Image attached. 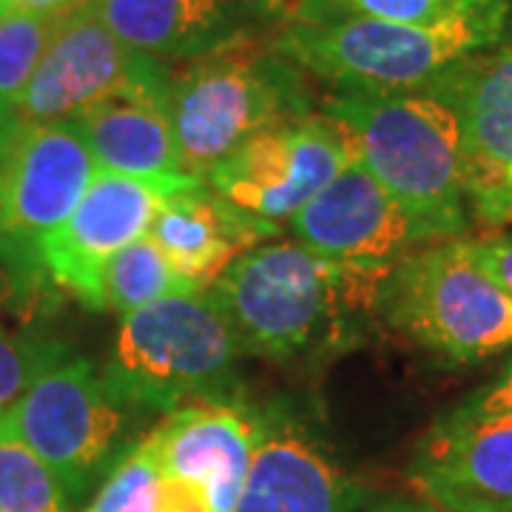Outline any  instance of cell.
I'll return each mask as SVG.
<instances>
[{"label":"cell","mask_w":512,"mask_h":512,"mask_svg":"<svg viewBox=\"0 0 512 512\" xmlns=\"http://www.w3.org/2000/svg\"><path fill=\"white\" fill-rule=\"evenodd\" d=\"M18 114H12V111H3L0 109V160H3V154H6V148L12 143V137H15V131L20 128Z\"/></svg>","instance_id":"31"},{"label":"cell","mask_w":512,"mask_h":512,"mask_svg":"<svg viewBox=\"0 0 512 512\" xmlns=\"http://www.w3.org/2000/svg\"><path fill=\"white\" fill-rule=\"evenodd\" d=\"M57 15L9 12L0 18V109L18 114L40 57L49 46Z\"/></svg>","instance_id":"22"},{"label":"cell","mask_w":512,"mask_h":512,"mask_svg":"<svg viewBox=\"0 0 512 512\" xmlns=\"http://www.w3.org/2000/svg\"><path fill=\"white\" fill-rule=\"evenodd\" d=\"M97 165L74 120L20 123L0 160V259L20 285L40 268V239L69 220Z\"/></svg>","instance_id":"8"},{"label":"cell","mask_w":512,"mask_h":512,"mask_svg":"<svg viewBox=\"0 0 512 512\" xmlns=\"http://www.w3.org/2000/svg\"><path fill=\"white\" fill-rule=\"evenodd\" d=\"M274 234H279L276 222L239 211L202 180L160 205L146 237L191 288L205 291L237 256Z\"/></svg>","instance_id":"18"},{"label":"cell","mask_w":512,"mask_h":512,"mask_svg":"<svg viewBox=\"0 0 512 512\" xmlns=\"http://www.w3.org/2000/svg\"><path fill=\"white\" fill-rule=\"evenodd\" d=\"M464 245L481 265V271L512 299V234H484L476 239L464 237Z\"/></svg>","instance_id":"28"},{"label":"cell","mask_w":512,"mask_h":512,"mask_svg":"<svg viewBox=\"0 0 512 512\" xmlns=\"http://www.w3.org/2000/svg\"><path fill=\"white\" fill-rule=\"evenodd\" d=\"M288 222L305 248L367 271H393L404 256L424 245L402 205L359 160Z\"/></svg>","instance_id":"13"},{"label":"cell","mask_w":512,"mask_h":512,"mask_svg":"<svg viewBox=\"0 0 512 512\" xmlns=\"http://www.w3.org/2000/svg\"><path fill=\"white\" fill-rule=\"evenodd\" d=\"M0 512H69L60 481L0 413Z\"/></svg>","instance_id":"21"},{"label":"cell","mask_w":512,"mask_h":512,"mask_svg":"<svg viewBox=\"0 0 512 512\" xmlns=\"http://www.w3.org/2000/svg\"><path fill=\"white\" fill-rule=\"evenodd\" d=\"M382 316L419 348L453 362L512 348V299L481 271L464 237L404 256L387 276Z\"/></svg>","instance_id":"6"},{"label":"cell","mask_w":512,"mask_h":512,"mask_svg":"<svg viewBox=\"0 0 512 512\" xmlns=\"http://www.w3.org/2000/svg\"><path fill=\"white\" fill-rule=\"evenodd\" d=\"M322 114L348 134L356 160L430 242L467 237L473 222L458 111L441 83L410 92H333Z\"/></svg>","instance_id":"2"},{"label":"cell","mask_w":512,"mask_h":512,"mask_svg":"<svg viewBox=\"0 0 512 512\" xmlns=\"http://www.w3.org/2000/svg\"><path fill=\"white\" fill-rule=\"evenodd\" d=\"M157 481V456L146 433L111 467L86 512H157Z\"/></svg>","instance_id":"23"},{"label":"cell","mask_w":512,"mask_h":512,"mask_svg":"<svg viewBox=\"0 0 512 512\" xmlns=\"http://www.w3.org/2000/svg\"><path fill=\"white\" fill-rule=\"evenodd\" d=\"M239 356L234 328L205 288L123 316L100 376L128 410L168 416L188 404H239Z\"/></svg>","instance_id":"4"},{"label":"cell","mask_w":512,"mask_h":512,"mask_svg":"<svg viewBox=\"0 0 512 512\" xmlns=\"http://www.w3.org/2000/svg\"><path fill=\"white\" fill-rule=\"evenodd\" d=\"M66 356V348L52 339H15L0 325V413H6L18 396L43 370Z\"/></svg>","instance_id":"24"},{"label":"cell","mask_w":512,"mask_h":512,"mask_svg":"<svg viewBox=\"0 0 512 512\" xmlns=\"http://www.w3.org/2000/svg\"><path fill=\"white\" fill-rule=\"evenodd\" d=\"M356 160L348 134L322 111L265 128L205 174V185L259 220H291Z\"/></svg>","instance_id":"9"},{"label":"cell","mask_w":512,"mask_h":512,"mask_svg":"<svg viewBox=\"0 0 512 512\" xmlns=\"http://www.w3.org/2000/svg\"><path fill=\"white\" fill-rule=\"evenodd\" d=\"M254 458L234 512H359L365 487L350 476L322 421L305 404L251 407Z\"/></svg>","instance_id":"10"},{"label":"cell","mask_w":512,"mask_h":512,"mask_svg":"<svg viewBox=\"0 0 512 512\" xmlns=\"http://www.w3.org/2000/svg\"><path fill=\"white\" fill-rule=\"evenodd\" d=\"M510 0H476L439 23L345 18L279 29L274 49L336 92L427 89L461 63L507 43Z\"/></svg>","instance_id":"3"},{"label":"cell","mask_w":512,"mask_h":512,"mask_svg":"<svg viewBox=\"0 0 512 512\" xmlns=\"http://www.w3.org/2000/svg\"><path fill=\"white\" fill-rule=\"evenodd\" d=\"M100 171L137 180L185 174L168 117V69L160 66L74 117Z\"/></svg>","instance_id":"17"},{"label":"cell","mask_w":512,"mask_h":512,"mask_svg":"<svg viewBox=\"0 0 512 512\" xmlns=\"http://www.w3.org/2000/svg\"><path fill=\"white\" fill-rule=\"evenodd\" d=\"M100 18L128 49L183 63L245 32L251 0H94Z\"/></svg>","instance_id":"19"},{"label":"cell","mask_w":512,"mask_h":512,"mask_svg":"<svg viewBox=\"0 0 512 512\" xmlns=\"http://www.w3.org/2000/svg\"><path fill=\"white\" fill-rule=\"evenodd\" d=\"M390 274L333 262L293 239L245 251L208 291L245 356L288 362L356 345L362 322L382 313Z\"/></svg>","instance_id":"1"},{"label":"cell","mask_w":512,"mask_h":512,"mask_svg":"<svg viewBox=\"0 0 512 512\" xmlns=\"http://www.w3.org/2000/svg\"><path fill=\"white\" fill-rule=\"evenodd\" d=\"M461 120L464 180L473 220L512 222V43L441 77Z\"/></svg>","instance_id":"14"},{"label":"cell","mask_w":512,"mask_h":512,"mask_svg":"<svg viewBox=\"0 0 512 512\" xmlns=\"http://www.w3.org/2000/svg\"><path fill=\"white\" fill-rule=\"evenodd\" d=\"M148 439L157 470L202 484L217 510H237L254 458V419L245 404L202 402L168 413Z\"/></svg>","instance_id":"16"},{"label":"cell","mask_w":512,"mask_h":512,"mask_svg":"<svg viewBox=\"0 0 512 512\" xmlns=\"http://www.w3.org/2000/svg\"><path fill=\"white\" fill-rule=\"evenodd\" d=\"M367 512H444L436 504L430 501H416V498H399V495H384V498H376L370 504Z\"/></svg>","instance_id":"30"},{"label":"cell","mask_w":512,"mask_h":512,"mask_svg":"<svg viewBox=\"0 0 512 512\" xmlns=\"http://www.w3.org/2000/svg\"><path fill=\"white\" fill-rule=\"evenodd\" d=\"M83 0H0V18L9 12H32V15H60Z\"/></svg>","instance_id":"29"},{"label":"cell","mask_w":512,"mask_h":512,"mask_svg":"<svg viewBox=\"0 0 512 512\" xmlns=\"http://www.w3.org/2000/svg\"><path fill=\"white\" fill-rule=\"evenodd\" d=\"M9 419L60 481L69 504L83 501L126 456L131 413L86 356H63L12 404Z\"/></svg>","instance_id":"7"},{"label":"cell","mask_w":512,"mask_h":512,"mask_svg":"<svg viewBox=\"0 0 512 512\" xmlns=\"http://www.w3.org/2000/svg\"><path fill=\"white\" fill-rule=\"evenodd\" d=\"M163 63L128 49L100 18L94 0L57 15L49 46L20 97L23 123L74 120Z\"/></svg>","instance_id":"12"},{"label":"cell","mask_w":512,"mask_h":512,"mask_svg":"<svg viewBox=\"0 0 512 512\" xmlns=\"http://www.w3.org/2000/svg\"><path fill=\"white\" fill-rule=\"evenodd\" d=\"M259 18L271 20L279 29L302 26V23H325L345 18V0H251Z\"/></svg>","instance_id":"26"},{"label":"cell","mask_w":512,"mask_h":512,"mask_svg":"<svg viewBox=\"0 0 512 512\" xmlns=\"http://www.w3.org/2000/svg\"><path fill=\"white\" fill-rule=\"evenodd\" d=\"M498 413H512V356L490 382L478 387L476 393H470L464 402H458L447 416L481 419V416H498Z\"/></svg>","instance_id":"27"},{"label":"cell","mask_w":512,"mask_h":512,"mask_svg":"<svg viewBox=\"0 0 512 512\" xmlns=\"http://www.w3.org/2000/svg\"><path fill=\"white\" fill-rule=\"evenodd\" d=\"M311 111L305 74L248 32L168 69L180 165L200 180L254 134Z\"/></svg>","instance_id":"5"},{"label":"cell","mask_w":512,"mask_h":512,"mask_svg":"<svg viewBox=\"0 0 512 512\" xmlns=\"http://www.w3.org/2000/svg\"><path fill=\"white\" fill-rule=\"evenodd\" d=\"M200 177L137 180L100 171L74 205L69 220L40 239V268L55 285L74 293L86 308H103V268L117 251L146 237L160 205L177 191L200 185Z\"/></svg>","instance_id":"11"},{"label":"cell","mask_w":512,"mask_h":512,"mask_svg":"<svg viewBox=\"0 0 512 512\" xmlns=\"http://www.w3.org/2000/svg\"><path fill=\"white\" fill-rule=\"evenodd\" d=\"M410 484L444 512H512V413L441 416L416 447Z\"/></svg>","instance_id":"15"},{"label":"cell","mask_w":512,"mask_h":512,"mask_svg":"<svg viewBox=\"0 0 512 512\" xmlns=\"http://www.w3.org/2000/svg\"><path fill=\"white\" fill-rule=\"evenodd\" d=\"M191 291L197 288H191L168 265V259L148 237H140L123 251H117L103 268V308L114 311L120 319L163 296Z\"/></svg>","instance_id":"20"},{"label":"cell","mask_w":512,"mask_h":512,"mask_svg":"<svg viewBox=\"0 0 512 512\" xmlns=\"http://www.w3.org/2000/svg\"><path fill=\"white\" fill-rule=\"evenodd\" d=\"M476 0H345L348 15L387 20V23H439Z\"/></svg>","instance_id":"25"}]
</instances>
